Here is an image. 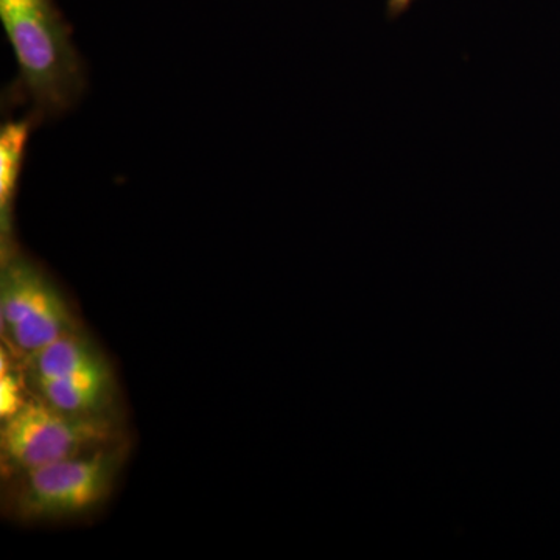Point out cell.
Segmentation results:
<instances>
[{
	"instance_id": "cell-1",
	"label": "cell",
	"mask_w": 560,
	"mask_h": 560,
	"mask_svg": "<svg viewBox=\"0 0 560 560\" xmlns=\"http://www.w3.org/2000/svg\"><path fill=\"white\" fill-rule=\"evenodd\" d=\"M0 20L20 66L10 97L28 103L38 124L72 109L86 90V70L57 2L0 0Z\"/></svg>"
},
{
	"instance_id": "cell-2",
	"label": "cell",
	"mask_w": 560,
	"mask_h": 560,
	"mask_svg": "<svg viewBox=\"0 0 560 560\" xmlns=\"http://www.w3.org/2000/svg\"><path fill=\"white\" fill-rule=\"evenodd\" d=\"M120 459L119 448L103 447L16 475L11 512L28 523L88 514L113 492Z\"/></svg>"
},
{
	"instance_id": "cell-3",
	"label": "cell",
	"mask_w": 560,
	"mask_h": 560,
	"mask_svg": "<svg viewBox=\"0 0 560 560\" xmlns=\"http://www.w3.org/2000/svg\"><path fill=\"white\" fill-rule=\"evenodd\" d=\"M114 425L105 415H72L46 400L28 399L0 431L2 469L10 477L108 447Z\"/></svg>"
},
{
	"instance_id": "cell-4",
	"label": "cell",
	"mask_w": 560,
	"mask_h": 560,
	"mask_svg": "<svg viewBox=\"0 0 560 560\" xmlns=\"http://www.w3.org/2000/svg\"><path fill=\"white\" fill-rule=\"evenodd\" d=\"M0 318L11 345L27 355L75 331L69 304L54 280L11 246L3 250Z\"/></svg>"
},
{
	"instance_id": "cell-5",
	"label": "cell",
	"mask_w": 560,
	"mask_h": 560,
	"mask_svg": "<svg viewBox=\"0 0 560 560\" xmlns=\"http://www.w3.org/2000/svg\"><path fill=\"white\" fill-rule=\"evenodd\" d=\"M35 385L40 399L72 415H103L113 394L108 364L79 374L35 382Z\"/></svg>"
},
{
	"instance_id": "cell-6",
	"label": "cell",
	"mask_w": 560,
	"mask_h": 560,
	"mask_svg": "<svg viewBox=\"0 0 560 560\" xmlns=\"http://www.w3.org/2000/svg\"><path fill=\"white\" fill-rule=\"evenodd\" d=\"M36 125H39L38 121L28 114L24 119L7 121L0 130V223L7 246H10L11 217L20 187L25 150Z\"/></svg>"
},
{
	"instance_id": "cell-7",
	"label": "cell",
	"mask_w": 560,
	"mask_h": 560,
	"mask_svg": "<svg viewBox=\"0 0 560 560\" xmlns=\"http://www.w3.org/2000/svg\"><path fill=\"white\" fill-rule=\"evenodd\" d=\"M27 400V397L22 394L20 378L9 371H3L2 377H0V416L2 419L5 420L16 415Z\"/></svg>"
},
{
	"instance_id": "cell-8",
	"label": "cell",
	"mask_w": 560,
	"mask_h": 560,
	"mask_svg": "<svg viewBox=\"0 0 560 560\" xmlns=\"http://www.w3.org/2000/svg\"><path fill=\"white\" fill-rule=\"evenodd\" d=\"M412 0H388L386 9H388L389 18H399L401 13H405L410 9Z\"/></svg>"
}]
</instances>
